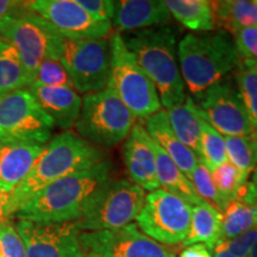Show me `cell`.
Instances as JSON below:
<instances>
[{"mask_svg":"<svg viewBox=\"0 0 257 257\" xmlns=\"http://www.w3.org/2000/svg\"><path fill=\"white\" fill-rule=\"evenodd\" d=\"M211 174L218 193L226 205L238 197L244 185L248 182V176L237 169L230 161L211 170Z\"/></svg>","mask_w":257,"mask_h":257,"instance_id":"31","label":"cell"},{"mask_svg":"<svg viewBox=\"0 0 257 257\" xmlns=\"http://www.w3.org/2000/svg\"><path fill=\"white\" fill-rule=\"evenodd\" d=\"M35 78L19 57V51L0 38V94L28 89Z\"/></svg>","mask_w":257,"mask_h":257,"instance_id":"27","label":"cell"},{"mask_svg":"<svg viewBox=\"0 0 257 257\" xmlns=\"http://www.w3.org/2000/svg\"><path fill=\"white\" fill-rule=\"evenodd\" d=\"M246 61H248V62L253 67V68L257 70V61H253V60H246Z\"/></svg>","mask_w":257,"mask_h":257,"instance_id":"44","label":"cell"},{"mask_svg":"<svg viewBox=\"0 0 257 257\" xmlns=\"http://www.w3.org/2000/svg\"><path fill=\"white\" fill-rule=\"evenodd\" d=\"M200 157L202 162L210 170H213L223 163L227 162L226 148H225L224 136L220 135L210 123L205 119L201 113L200 118Z\"/></svg>","mask_w":257,"mask_h":257,"instance_id":"30","label":"cell"},{"mask_svg":"<svg viewBox=\"0 0 257 257\" xmlns=\"http://www.w3.org/2000/svg\"><path fill=\"white\" fill-rule=\"evenodd\" d=\"M257 226V199L248 181L239 195L227 205L221 213L220 239L226 242Z\"/></svg>","mask_w":257,"mask_h":257,"instance_id":"21","label":"cell"},{"mask_svg":"<svg viewBox=\"0 0 257 257\" xmlns=\"http://www.w3.org/2000/svg\"><path fill=\"white\" fill-rule=\"evenodd\" d=\"M233 38L237 51L243 60L257 61V25L237 31Z\"/></svg>","mask_w":257,"mask_h":257,"instance_id":"36","label":"cell"},{"mask_svg":"<svg viewBox=\"0 0 257 257\" xmlns=\"http://www.w3.org/2000/svg\"><path fill=\"white\" fill-rule=\"evenodd\" d=\"M76 3L98 21L111 22L113 18L115 2L112 0H76Z\"/></svg>","mask_w":257,"mask_h":257,"instance_id":"37","label":"cell"},{"mask_svg":"<svg viewBox=\"0 0 257 257\" xmlns=\"http://www.w3.org/2000/svg\"><path fill=\"white\" fill-rule=\"evenodd\" d=\"M123 160L130 181L144 191H156L160 182L156 174L153 140L142 123H136L123 146Z\"/></svg>","mask_w":257,"mask_h":257,"instance_id":"16","label":"cell"},{"mask_svg":"<svg viewBox=\"0 0 257 257\" xmlns=\"http://www.w3.org/2000/svg\"><path fill=\"white\" fill-rule=\"evenodd\" d=\"M35 83L47 87H69L74 88L69 74L60 61H42L38 67Z\"/></svg>","mask_w":257,"mask_h":257,"instance_id":"33","label":"cell"},{"mask_svg":"<svg viewBox=\"0 0 257 257\" xmlns=\"http://www.w3.org/2000/svg\"><path fill=\"white\" fill-rule=\"evenodd\" d=\"M220 231L221 212L210 202L202 201L192 207L191 229L184 245L200 243L213 250L220 239Z\"/></svg>","mask_w":257,"mask_h":257,"instance_id":"25","label":"cell"},{"mask_svg":"<svg viewBox=\"0 0 257 257\" xmlns=\"http://www.w3.org/2000/svg\"><path fill=\"white\" fill-rule=\"evenodd\" d=\"M166 113L176 137L195 155L200 157L201 111L199 106L187 95L182 104L168 108Z\"/></svg>","mask_w":257,"mask_h":257,"instance_id":"22","label":"cell"},{"mask_svg":"<svg viewBox=\"0 0 257 257\" xmlns=\"http://www.w3.org/2000/svg\"><path fill=\"white\" fill-rule=\"evenodd\" d=\"M257 242V226L252 227L245 232L234 237V238L226 240V242L218 243L216 246L227 250L234 257H249L250 252ZM214 246V248H216Z\"/></svg>","mask_w":257,"mask_h":257,"instance_id":"35","label":"cell"},{"mask_svg":"<svg viewBox=\"0 0 257 257\" xmlns=\"http://www.w3.org/2000/svg\"><path fill=\"white\" fill-rule=\"evenodd\" d=\"M111 76L108 87L136 118L147 119L162 110L159 93L149 76L125 46L119 32L111 36Z\"/></svg>","mask_w":257,"mask_h":257,"instance_id":"7","label":"cell"},{"mask_svg":"<svg viewBox=\"0 0 257 257\" xmlns=\"http://www.w3.org/2000/svg\"><path fill=\"white\" fill-rule=\"evenodd\" d=\"M0 38L42 62L60 61L64 38L43 18L23 6L0 21Z\"/></svg>","mask_w":257,"mask_h":257,"instance_id":"9","label":"cell"},{"mask_svg":"<svg viewBox=\"0 0 257 257\" xmlns=\"http://www.w3.org/2000/svg\"><path fill=\"white\" fill-rule=\"evenodd\" d=\"M125 46L149 76L168 110L187 98L176 59V32L170 27H155L121 35Z\"/></svg>","mask_w":257,"mask_h":257,"instance_id":"3","label":"cell"},{"mask_svg":"<svg viewBox=\"0 0 257 257\" xmlns=\"http://www.w3.org/2000/svg\"><path fill=\"white\" fill-rule=\"evenodd\" d=\"M199 100V108L212 127L223 136H248L253 127L237 88L229 81L211 86Z\"/></svg>","mask_w":257,"mask_h":257,"instance_id":"15","label":"cell"},{"mask_svg":"<svg viewBox=\"0 0 257 257\" xmlns=\"http://www.w3.org/2000/svg\"><path fill=\"white\" fill-rule=\"evenodd\" d=\"M44 112L53 119L55 126L70 130L78 120L82 98L74 88L47 87L32 83L28 88Z\"/></svg>","mask_w":257,"mask_h":257,"instance_id":"19","label":"cell"},{"mask_svg":"<svg viewBox=\"0 0 257 257\" xmlns=\"http://www.w3.org/2000/svg\"><path fill=\"white\" fill-rule=\"evenodd\" d=\"M256 4H257V0H256ZM256 25H257V21H256Z\"/></svg>","mask_w":257,"mask_h":257,"instance_id":"46","label":"cell"},{"mask_svg":"<svg viewBox=\"0 0 257 257\" xmlns=\"http://www.w3.org/2000/svg\"><path fill=\"white\" fill-rule=\"evenodd\" d=\"M111 161L57 180L41 189L15 214L38 223H73L80 219L96 191L112 179Z\"/></svg>","mask_w":257,"mask_h":257,"instance_id":"2","label":"cell"},{"mask_svg":"<svg viewBox=\"0 0 257 257\" xmlns=\"http://www.w3.org/2000/svg\"><path fill=\"white\" fill-rule=\"evenodd\" d=\"M105 159L100 148L79 136L73 130L63 131L47 143L30 173L10 193L6 217L15 216L30 199L57 180L91 169Z\"/></svg>","mask_w":257,"mask_h":257,"instance_id":"1","label":"cell"},{"mask_svg":"<svg viewBox=\"0 0 257 257\" xmlns=\"http://www.w3.org/2000/svg\"><path fill=\"white\" fill-rule=\"evenodd\" d=\"M16 229L27 257H86L74 223H38L19 219Z\"/></svg>","mask_w":257,"mask_h":257,"instance_id":"14","label":"cell"},{"mask_svg":"<svg viewBox=\"0 0 257 257\" xmlns=\"http://www.w3.org/2000/svg\"><path fill=\"white\" fill-rule=\"evenodd\" d=\"M227 160L245 176L257 166V128L248 136H224Z\"/></svg>","mask_w":257,"mask_h":257,"instance_id":"28","label":"cell"},{"mask_svg":"<svg viewBox=\"0 0 257 257\" xmlns=\"http://www.w3.org/2000/svg\"><path fill=\"white\" fill-rule=\"evenodd\" d=\"M86 257H105V256H98V255H86Z\"/></svg>","mask_w":257,"mask_h":257,"instance_id":"45","label":"cell"},{"mask_svg":"<svg viewBox=\"0 0 257 257\" xmlns=\"http://www.w3.org/2000/svg\"><path fill=\"white\" fill-rule=\"evenodd\" d=\"M234 80L252 127L257 128V70L248 61L242 60L236 68Z\"/></svg>","mask_w":257,"mask_h":257,"instance_id":"29","label":"cell"},{"mask_svg":"<svg viewBox=\"0 0 257 257\" xmlns=\"http://www.w3.org/2000/svg\"><path fill=\"white\" fill-rule=\"evenodd\" d=\"M137 118L111 87L85 94L74 127L94 146L114 147L130 135Z\"/></svg>","mask_w":257,"mask_h":257,"instance_id":"5","label":"cell"},{"mask_svg":"<svg viewBox=\"0 0 257 257\" xmlns=\"http://www.w3.org/2000/svg\"><path fill=\"white\" fill-rule=\"evenodd\" d=\"M54 126L29 89L0 94V141L47 144Z\"/></svg>","mask_w":257,"mask_h":257,"instance_id":"10","label":"cell"},{"mask_svg":"<svg viewBox=\"0 0 257 257\" xmlns=\"http://www.w3.org/2000/svg\"><path fill=\"white\" fill-rule=\"evenodd\" d=\"M153 149L154 154H155L156 174L160 186H162L166 191L184 199L191 206L192 205L195 206V205L205 201L197 194L191 180L179 169V167L173 162L172 159L163 152L162 148L157 146L154 141Z\"/></svg>","mask_w":257,"mask_h":257,"instance_id":"23","label":"cell"},{"mask_svg":"<svg viewBox=\"0 0 257 257\" xmlns=\"http://www.w3.org/2000/svg\"><path fill=\"white\" fill-rule=\"evenodd\" d=\"M80 244L85 255L105 257H175L178 246L163 245L128 224L114 230L81 231Z\"/></svg>","mask_w":257,"mask_h":257,"instance_id":"12","label":"cell"},{"mask_svg":"<svg viewBox=\"0 0 257 257\" xmlns=\"http://www.w3.org/2000/svg\"><path fill=\"white\" fill-rule=\"evenodd\" d=\"M168 11L179 23L193 31L216 30L211 2L207 0H165Z\"/></svg>","mask_w":257,"mask_h":257,"instance_id":"26","label":"cell"},{"mask_svg":"<svg viewBox=\"0 0 257 257\" xmlns=\"http://www.w3.org/2000/svg\"><path fill=\"white\" fill-rule=\"evenodd\" d=\"M249 257H257V242H256L255 245H253V248L251 250V252H250Z\"/></svg>","mask_w":257,"mask_h":257,"instance_id":"43","label":"cell"},{"mask_svg":"<svg viewBox=\"0 0 257 257\" xmlns=\"http://www.w3.org/2000/svg\"><path fill=\"white\" fill-rule=\"evenodd\" d=\"M192 206L184 199L163 188L146 195L136 217L138 229L163 245L184 244L191 229Z\"/></svg>","mask_w":257,"mask_h":257,"instance_id":"8","label":"cell"},{"mask_svg":"<svg viewBox=\"0 0 257 257\" xmlns=\"http://www.w3.org/2000/svg\"><path fill=\"white\" fill-rule=\"evenodd\" d=\"M189 180H191L193 187H194L199 197L202 200L210 202L218 211L223 213L227 205L225 204V201L221 199L219 193L217 191L216 185H214L213 179H212L211 170L202 162L201 159L198 160V165L195 167Z\"/></svg>","mask_w":257,"mask_h":257,"instance_id":"32","label":"cell"},{"mask_svg":"<svg viewBox=\"0 0 257 257\" xmlns=\"http://www.w3.org/2000/svg\"><path fill=\"white\" fill-rule=\"evenodd\" d=\"M179 257H213L207 248L204 244H192V245L186 246L180 251Z\"/></svg>","mask_w":257,"mask_h":257,"instance_id":"38","label":"cell"},{"mask_svg":"<svg viewBox=\"0 0 257 257\" xmlns=\"http://www.w3.org/2000/svg\"><path fill=\"white\" fill-rule=\"evenodd\" d=\"M146 120V130L150 138L163 152L172 159L184 174L191 179L195 167L198 165L199 157L185 146L170 127L168 117L165 110L156 112L148 117Z\"/></svg>","mask_w":257,"mask_h":257,"instance_id":"20","label":"cell"},{"mask_svg":"<svg viewBox=\"0 0 257 257\" xmlns=\"http://www.w3.org/2000/svg\"><path fill=\"white\" fill-rule=\"evenodd\" d=\"M146 191L126 179H111L96 191L80 219V231L114 230L133 223L142 210Z\"/></svg>","mask_w":257,"mask_h":257,"instance_id":"6","label":"cell"},{"mask_svg":"<svg viewBox=\"0 0 257 257\" xmlns=\"http://www.w3.org/2000/svg\"><path fill=\"white\" fill-rule=\"evenodd\" d=\"M23 6L22 2H12V0H0V21L6 16L14 14Z\"/></svg>","mask_w":257,"mask_h":257,"instance_id":"39","label":"cell"},{"mask_svg":"<svg viewBox=\"0 0 257 257\" xmlns=\"http://www.w3.org/2000/svg\"><path fill=\"white\" fill-rule=\"evenodd\" d=\"M211 6L218 30H223L233 36L244 28L256 25V0H221L211 2Z\"/></svg>","mask_w":257,"mask_h":257,"instance_id":"24","label":"cell"},{"mask_svg":"<svg viewBox=\"0 0 257 257\" xmlns=\"http://www.w3.org/2000/svg\"><path fill=\"white\" fill-rule=\"evenodd\" d=\"M47 144L0 141V189L11 193L35 166Z\"/></svg>","mask_w":257,"mask_h":257,"instance_id":"17","label":"cell"},{"mask_svg":"<svg viewBox=\"0 0 257 257\" xmlns=\"http://www.w3.org/2000/svg\"><path fill=\"white\" fill-rule=\"evenodd\" d=\"M9 197V193L0 189V223H3V221L5 220H10L8 219V217H6V206H8Z\"/></svg>","mask_w":257,"mask_h":257,"instance_id":"40","label":"cell"},{"mask_svg":"<svg viewBox=\"0 0 257 257\" xmlns=\"http://www.w3.org/2000/svg\"><path fill=\"white\" fill-rule=\"evenodd\" d=\"M172 15L163 0H123L115 2L112 27L115 32H133L143 29L166 27Z\"/></svg>","mask_w":257,"mask_h":257,"instance_id":"18","label":"cell"},{"mask_svg":"<svg viewBox=\"0 0 257 257\" xmlns=\"http://www.w3.org/2000/svg\"><path fill=\"white\" fill-rule=\"evenodd\" d=\"M25 5L47 21L64 40H102L113 30L111 22L93 18L76 0H34L25 2Z\"/></svg>","mask_w":257,"mask_h":257,"instance_id":"13","label":"cell"},{"mask_svg":"<svg viewBox=\"0 0 257 257\" xmlns=\"http://www.w3.org/2000/svg\"><path fill=\"white\" fill-rule=\"evenodd\" d=\"M60 62L69 74L74 89L96 93L107 87L111 76V41L64 40Z\"/></svg>","mask_w":257,"mask_h":257,"instance_id":"11","label":"cell"},{"mask_svg":"<svg viewBox=\"0 0 257 257\" xmlns=\"http://www.w3.org/2000/svg\"><path fill=\"white\" fill-rule=\"evenodd\" d=\"M212 251L214 252L213 257H234L232 253H230L227 250H225L223 248H219V246H216Z\"/></svg>","mask_w":257,"mask_h":257,"instance_id":"41","label":"cell"},{"mask_svg":"<svg viewBox=\"0 0 257 257\" xmlns=\"http://www.w3.org/2000/svg\"><path fill=\"white\" fill-rule=\"evenodd\" d=\"M250 185H251V189L253 192V195H255L256 199H257V166H256V168L253 169L252 180L250 181Z\"/></svg>","mask_w":257,"mask_h":257,"instance_id":"42","label":"cell"},{"mask_svg":"<svg viewBox=\"0 0 257 257\" xmlns=\"http://www.w3.org/2000/svg\"><path fill=\"white\" fill-rule=\"evenodd\" d=\"M178 57L182 80L197 99L242 61L231 35L223 30L186 35L178 46Z\"/></svg>","mask_w":257,"mask_h":257,"instance_id":"4","label":"cell"},{"mask_svg":"<svg viewBox=\"0 0 257 257\" xmlns=\"http://www.w3.org/2000/svg\"><path fill=\"white\" fill-rule=\"evenodd\" d=\"M0 257H27L23 240L10 220L0 223Z\"/></svg>","mask_w":257,"mask_h":257,"instance_id":"34","label":"cell"}]
</instances>
